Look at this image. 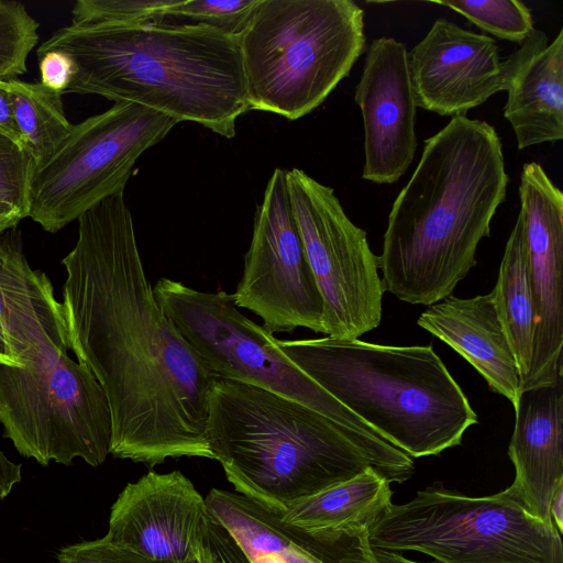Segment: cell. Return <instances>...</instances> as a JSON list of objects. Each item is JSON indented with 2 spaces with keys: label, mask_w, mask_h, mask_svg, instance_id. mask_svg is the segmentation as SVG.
Masks as SVG:
<instances>
[{
  "label": "cell",
  "mask_w": 563,
  "mask_h": 563,
  "mask_svg": "<svg viewBox=\"0 0 563 563\" xmlns=\"http://www.w3.org/2000/svg\"><path fill=\"white\" fill-rule=\"evenodd\" d=\"M205 501L208 516L228 530L250 560L279 555L288 563H311L282 522V514L238 492L220 488L210 489Z\"/></svg>",
  "instance_id": "cell-22"
},
{
  "label": "cell",
  "mask_w": 563,
  "mask_h": 563,
  "mask_svg": "<svg viewBox=\"0 0 563 563\" xmlns=\"http://www.w3.org/2000/svg\"><path fill=\"white\" fill-rule=\"evenodd\" d=\"M238 37L249 109L294 121L364 53V10L352 0H261Z\"/></svg>",
  "instance_id": "cell-8"
},
{
  "label": "cell",
  "mask_w": 563,
  "mask_h": 563,
  "mask_svg": "<svg viewBox=\"0 0 563 563\" xmlns=\"http://www.w3.org/2000/svg\"><path fill=\"white\" fill-rule=\"evenodd\" d=\"M40 82L54 91L64 95L75 73V62L69 54L60 49L37 53Z\"/></svg>",
  "instance_id": "cell-31"
},
{
  "label": "cell",
  "mask_w": 563,
  "mask_h": 563,
  "mask_svg": "<svg viewBox=\"0 0 563 563\" xmlns=\"http://www.w3.org/2000/svg\"><path fill=\"white\" fill-rule=\"evenodd\" d=\"M231 296L272 334L297 328L324 334L323 300L292 216L284 168L274 169L256 207L242 277Z\"/></svg>",
  "instance_id": "cell-12"
},
{
  "label": "cell",
  "mask_w": 563,
  "mask_h": 563,
  "mask_svg": "<svg viewBox=\"0 0 563 563\" xmlns=\"http://www.w3.org/2000/svg\"><path fill=\"white\" fill-rule=\"evenodd\" d=\"M563 484L560 485L550 505L551 519L560 533L563 531Z\"/></svg>",
  "instance_id": "cell-35"
},
{
  "label": "cell",
  "mask_w": 563,
  "mask_h": 563,
  "mask_svg": "<svg viewBox=\"0 0 563 563\" xmlns=\"http://www.w3.org/2000/svg\"><path fill=\"white\" fill-rule=\"evenodd\" d=\"M519 199L536 308L532 356L520 386H554L563 378V192L536 162L522 166Z\"/></svg>",
  "instance_id": "cell-13"
},
{
  "label": "cell",
  "mask_w": 563,
  "mask_h": 563,
  "mask_svg": "<svg viewBox=\"0 0 563 563\" xmlns=\"http://www.w3.org/2000/svg\"><path fill=\"white\" fill-rule=\"evenodd\" d=\"M509 178L493 125L466 115L424 140L395 199L378 256L385 291L431 306L476 265V250L505 201Z\"/></svg>",
  "instance_id": "cell-3"
},
{
  "label": "cell",
  "mask_w": 563,
  "mask_h": 563,
  "mask_svg": "<svg viewBox=\"0 0 563 563\" xmlns=\"http://www.w3.org/2000/svg\"><path fill=\"white\" fill-rule=\"evenodd\" d=\"M38 22L19 1L0 0V80L27 71L29 54L38 42Z\"/></svg>",
  "instance_id": "cell-26"
},
{
  "label": "cell",
  "mask_w": 563,
  "mask_h": 563,
  "mask_svg": "<svg viewBox=\"0 0 563 563\" xmlns=\"http://www.w3.org/2000/svg\"><path fill=\"white\" fill-rule=\"evenodd\" d=\"M21 481V465L11 462L0 450V498L7 497Z\"/></svg>",
  "instance_id": "cell-34"
},
{
  "label": "cell",
  "mask_w": 563,
  "mask_h": 563,
  "mask_svg": "<svg viewBox=\"0 0 563 563\" xmlns=\"http://www.w3.org/2000/svg\"><path fill=\"white\" fill-rule=\"evenodd\" d=\"M175 0H78L71 10L77 26L163 22Z\"/></svg>",
  "instance_id": "cell-28"
},
{
  "label": "cell",
  "mask_w": 563,
  "mask_h": 563,
  "mask_svg": "<svg viewBox=\"0 0 563 563\" xmlns=\"http://www.w3.org/2000/svg\"><path fill=\"white\" fill-rule=\"evenodd\" d=\"M503 64L504 117L519 150L563 139V30L549 43L538 29Z\"/></svg>",
  "instance_id": "cell-18"
},
{
  "label": "cell",
  "mask_w": 563,
  "mask_h": 563,
  "mask_svg": "<svg viewBox=\"0 0 563 563\" xmlns=\"http://www.w3.org/2000/svg\"><path fill=\"white\" fill-rule=\"evenodd\" d=\"M261 0H175L165 18L187 19L231 35H240Z\"/></svg>",
  "instance_id": "cell-29"
},
{
  "label": "cell",
  "mask_w": 563,
  "mask_h": 563,
  "mask_svg": "<svg viewBox=\"0 0 563 563\" xmlns=\"http://www.w3.org/2000/svg\"><path fill=\"white\" fill-rule=\"evenodd\" d=\"M354 101L364 124L362 178L394 184L410 167L417 150L418 106L404 43L386 36L371 42Z\"/></svg>",
  "instance_id": "cell-15"
},
{
  "label": "cell",
  "mask_w": 563,
  "mask_h": 563,
  "mask_svg": "<svg viewBox=\"0 0 563 563\" xmlns=\"http://www.w3.org/2000/svg\"><path fill=\"white\" fill-rule=\"evenodd\" d=\"M36 166L25 147L0 133V214L18 221L29 217Z\"/></svg>",
  "instance_id": "cell-27"
},
{
  "label": "cell",
  "mask_w": 563,
  "mask_h": 563,
  "mask_svg": "<svg viewBox=\"0 0 563 563\" xmlns=\"http://www.w3.org/2000/svg\"><path fill=\"white\" fill-rule=\"evenodd\" d=\"M0 133L25 147L22 135L14 119L8 91L0 80ZM26 148V147H25Z\"/></svg>",
  "instance_id": "cell-33"
},
{
  "label": "cell",
  "mask_w": 563,
  "mask_h": 563,
  "mask_svg": "<svg viewBox=\"0 0 563 563\" xmlns=\"http://www.w3.org/2000/svg\"><path fill=\"white\" fill-rule=\"evenodd\" d=\"M390 483L373 468L291 505L282 514V522L313 533L350 526L368 528L391 504Z\"/></svg>",
  "instance_id": "cell-20"
},
{
  "label": "cell",
  "mask_w": 563,
  "mask_h": 563,
  "mask_svg": "<svg viewBox=\"0 0 563 563\" xmlns=\"http://www.w3.org/2000/svg\"><path fill=\"white\" fill-rule=\"evenodd\" d=\"M206 539L216 563H252L228 530L209 516Z\"/></svg>",
  "instance_id": "cell-32"
},
{
  "label": "cell",
  "mask_w": 563,
  "mask_h": 563,
  "mask_svg": "<svg viewBox=\"0 0 563 563\" xmlns=\"http://www.w3.org/2000/svg\"><path fill=\"white\" fill-rule=\"evenodd\" d=\"M156 300L216 377L246 383L296 400L341 427L389 483L415 473L413 460L382 438L302 372L276 338L234 305L225 290L201 291L162 277Z\"/></svg>",
  "instance_id": "cell-7"
},
{
  "label": "cell",
  "mask_w": 563,
  "mask_h": 563,
  "mask_svg": "<svg viewBox=\"0 0 563 563\" xmlns=\"http://www.w3.org/2000/svg\"><path fill=\"white\" fill-rule=\"evenodd\" d=\"M310 378L410 457L459 445L477 415L431 345L276 339Z\"/></svg>",
  "instance_id": "cell-6"
},
{
  "label": "cell",
  "mask_w": 563,
  "mask_h": 563,
  "mask_svg": "<svg viewBox=\"0 0 563 563\" xmlns=\"http://www.w3.org/2000/svg\"><path fill=\"white\" fill-rule=\"evenodd\" d=\"M207 522L205 498L187 476L151 471L119 494L104 538L156 561L207 562Z\"/></svg>",
  "instance_id": "cell-14"
},
{
  "label": "cell",
  "mask_w": 563,
  "mask_h": 563,
  "mask_svg": "<svg viewBox=\"0 0 563 563\" xmlns=\"http://www.w3.org/2000/svg\"><path fill=\"white\" fill-rule=\"evenodd\" d=\"M498 38L521 44L534 30L530 9L518 0L434 1Z\"/></svg>",
  "instance_id": "cell-25"
},
{
  "label": "cell",
  "mask_w": 563,
  "mask_h": 563,
  "mask_svg": "<svg viewBox=\"0 0 563 563\" xmlns=\"http://www.w3.org/2000/svg\"><path fill=\"white\" fill-rule=\"evenodd\" d=\"M62 260L67 342L109 405L110 453L150 467L168 459L213 460L206 423L216 376L155 298L123 192L78 219Z\"/></svg>",
  "instance_id": "cell-1"
},
{
  "label": "cell",
  "mask_w": 563,
  "mask_h": 563,
  "mask_svg": "<svg viewBox=\"0 0 563 563\" xmlns=\"http://www.w3.org/2000/svg\"><path fill=\"white\" fill-rule=\"evenodd\" d=\"M408 64L417 106L442 117L464 115L504 90L496 41L443 18L408 53Z\"/></svg>",
  "instance_id": "cell-16"
},
{
  "label": "cell",
  "mask_w": 563,
  "mask_h": 563,
  "mask_svg": "<svg viewBox=\"0 0 563 563\" xmlns=\"http://www.w3.org/2000/svg\"><path fill=\"white\" fill-rule=\"evenodd\" d=\"M0 365L20 366L10 355L0 318Z\"/></svg>",
  "instance_id": "cell-37"
},
{
  "label": "cell",
  "mask_w": 563,
  "mask_h": 563,
  "mask_svg": "<svg viewBox=\"0 0 563 563\" xmlns=\"http://www.w3.org/2000/svg\"><path fill=\"white\" fill-rule=\"evenodd\" d=\"M26 150L38 166L68 136L74 124L65 113L62 93L41 82L2 81ZM36 166V167H37Z\"/></svg>",
  "instance_id": "cell-23"
},
{
  "label": "cell",
  "mask_w": 563,
  "mask_h": 563,
  "mask_svg": "<svg viewBox=\"0 0 563 563\" xmlns=\"http://www.w3.org/2000/svg\"><path fill=\"white\" fill-rule=\"evenodd\" d=\"M417 323L456 351L516 408L521 377L494 290L467 299L450 295L429 306Z\"/></svg>",
  "instance_id": "cell-19"
},
{
  "label": "cell",
  "mask_w": 563,
  "mask_h": 563,
  "mask_svg": "<svg viewBox=\"0 0 563 563\" xmlns=\"http://www.w3.org/2000/svg\"><path fill=\"white\" fill-rule=\"evenodd\" d=\"M373 550H374V554H375V558L378 563H438L435 561L434 562H417V561L409 560L397 552L386 551V550L376 549V548H373Z\"/></svg>",
  "instance_id": "cell-36"
},
{
  "label": "cell",
  "mask_w": 563,
  "mask_h": 563,
  "mask_svg": "<svg viewBox=\"0 0 563 563\" xmlns=\"http://www.w3.org/2000/svg\"><path fill=\"white\" fill-rule=\"evenodd\" d=\"M177 123L155 110L121 101L74 124L35 169L29 217L44 231L56 233L103 199L124 192L139 157Z\"/></svg>",
  "instance_id": "cell-10"
},
{
  "label": "cell",
  "mask_w": 563,
  "mask_h": 563,
  "mask_svg": "<svg viewBox=\"0 0 563 563\" xmlns=\"http://www.w3.org/2000/svg\"><path fill=\"white\" fill-rule=\"evenodd\" d=\"M19 223L20 221L13 218L0 214V233L18 227Z\"/></svg>",
  "instance_id": "cell-38"
},
{
  "label": "cell",
  "mask_w": 563,
  "mask_h": 563,
  "mask_svg": "<svg viewBox=\"0 0 563 563\" xmlns=\"http://www.w3.org/2000/svg\"><path fill=\"white\" fill-rule=\"evenodd\" d=\"M373 548L417 551L438 563H563L561 533L506 490L471 497L434 484L390 504L368 528Z\"/></svg>",
  "instance_id": "cell-9"
},
{
  "label": "cell",
  "mask_w": 563,
  "mask_h": 563,
  "mask_svg": "<svg viewBox=\"0 0 563 563\" xmlns=\"http://www.w3.org/2000/svg\"><path fill=\"white\" fill-rule=\"evenodd\" d=\"M58 563H169L145 558L129 549L101 539L85 541L60 549L57 554ZM216 563L213 558L207 562Z\"/></svg>",
  "instance_id": "cell-30"
},
{
  "label": "cell",
  "mask_w": 563,
  "mask_h": 563,
  "mask_svg": "<svg viewBox=\"0 0 563 563\" xmlns=\"http://www.w3.org/2000/svg\"><path fill=\"white\" fill-rule=\"evenodd\" d=\"M292 216L322 296L324 334L358 339L382 320L385 292L366 232L346 216L333 188L286 169Z\"/></svg>",
  "instance_id": "cell-11"
},
{
  "label": "cell",
  "mask_w": 563,
  "mask_h": 563,
  "mask_svg": "<svg viewBox=\"0 0 563 563\" xmlns=\"http://www.w3.org/2000/svg\"><path fill=\"white\" fill-rule=\"evenodd\" d=\"M287 528L311 563H378L369 542L367 526H350L313 533Z\"/></svg>",
  "instance_id": "cell-24"
},
{
  "label": "cell",
  "mask_w": 563,
  "mask_h": 563,
  "mask_svg": "<svg viewBox=\"0 0 563 563\" xmlns=\"http://www.w3.org/2000/svg\"><path fill=\"white\" fill-rule=\"evenodd\" d=\"M508 448L516 475L506 493L530 515L554 525L550 505L563 484V378L522 391Z\"/></svg>",
  "instance_id": "cell-17"
},
{
  "label": "cell",
  "mask_w": 563,
  "mask_h": 563,
  "mask_svg": "<svg viewBox=\"0 0 563 563\" xmlns=\"http://www.w3.org/2000/svg\"><path fill=\"white\" fill-rule=\"evenodd\" d=\"M0 318L10 355L0 365V424L16 451L43 466L96 467L110 454L107 397L92 373L68 356L62 302L46 273L23 252L18 227L0 233Z\"/></svg>",
  "instance_id": "cell-2"
},
{
  "label": "cell",
  "mask_w": 563,
  "mask_h": 563,
  "mask_svg": "<svg viewBox=\"0 0 563 563\" xmlns=\"http://www.w3.org/2000/svg\"><path fill=\"white\" fill-rule=\"evenodd\" d=\"M206 434L235 490L277 514L367 468L377 472L373 460L323 415L234 379L214 378Z\"/></svg>",
  "instance_id": "cell-5"
},
{
  "label": "cell",
  "mask_w": 563,
  "mask_h": 563,
  "mask_svg": "<svg viewBox=\"0 0 563 563\" xmlns=\"http://www.w3.org/2000/svg\"><path fill=\"white\" fill-rule=\"evenodd\" d=\"M493 290L496 307L515 354L522 383L528 374L532 356L536 308L530 284L528 246L521 211H519L507 240L497 283Z\"/></svg>",
  "instance_id": "cell-21"
},
{
  "label": "cell",
  "mask_w": 563,
  "mask_h": 563,
  "mask_svg": "<svg viewBox=\"0 0 563 563\" xmlns=\"http://www.w3.org/2000/svg\"><path fill=\"white\" fill-rule=\"evenodd\" d=\"M49 49L75 62L64 93L136 103L225 139L250 111L239 37L205 24H69L36 53Z\"/></svg>",
  "instance_id": "cell-4"
}]
</instances>
